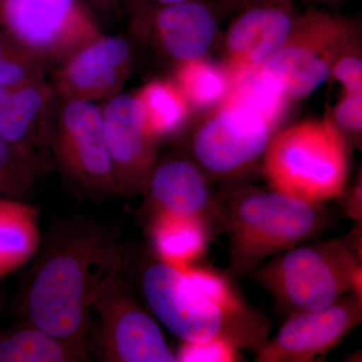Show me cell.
<instances>
[{
  "label": "cell",
  "mask_w": 362,
  "mask_h": 362,
  "mask_svg": "<svg viewBox=\"0 0 362 362\" xmlns=\"http://www.w3.org/2000/svg\"><path fill=\"white\" fill-rule=\"evenodd\" d=\"M232 1L235 4V8H240V6L246 4L247 2L250 1V0H232Z\"/></svg>",
  "instance_id": "836d02e7"
},
{
  "label": "cell",
  "mask_w": 362,
  "mask_h": 362,
  "mask_svg": "<svg viewBox=\"0 0 362 362\" xmlns=\"http://www.w3.org/2000/svg\"><path fill=\"white\" fill-rule=\"evenodd\" d=\"M150 235L160 261L178 268L202 257L209 238L204 218L169 214H154Z\"/></svg>",
  "instance_id": "d6986e66"
},
{
  "label": "cell",
  "mask_w": 362,
  "mask_h": 362,
  "mask_svg": "<svg viewBox=\"0 0 362 362\" xmlns=\"http://www.w3.org/2000/svg\"><path fill=\"white\" fill-rule=\"evenodd\" d=\"M358 233L300 244L255 269V278L290 314L319 310L347 293L362 298Z\"/></svg>",
  "instance_id": "277c9868"
},
{
  "label": "cell",
  "mask_w": 362,
  "mask_h": 362,
  "mask_svg": "<svg viewBox=\"0 0 362 362\" xmlns=\"http://www.w3.org/2000/svg\"><path fill=\"white\" fill-rule=\"evenodd\" d=\"M293 0H250L225 35L228 76L265 65L284 44L300 16Z\"/></svg>",
  "instance_id": "9a60e30c"
},
{
  "label": "cell",
  "mask_w": 362,
  "mask_h": 362,
  "mask_svg": "<svg viewBox=\"0 0 362 362\" xmlns=\"http://www.w3.org/2000/svg\"><path fill=\"white\" fill-rule=\"evenodd\" d=\"M107 149L119 194H145L156 164V140L147 133L135 94L120 92L101 107Z\"/></svg>",
  "instance_id": "4fadbf2b"
},
{
  "label": "cell",
  "mask_w": 362,
  "mask_h": 362,
  "mask_svg": "<svg viewBox=\"0 0 362 362\" xmlns=\"http://www.w3.org/2000/svg\"><path fill=\"white\" fill-rule=\"evenodd\" d=\"M90 8L100 13H109L122 4V0H85Z\"/></svg>",
  "instance_id": "4dcf8cb0"
},
{
  "label": "cell",
  "mask_w": 362,
  "mask_h": 362,
  "mask_svg": "<svg viewBox=\"0 0 362 362\" xmlns=\"http://www.w3.org/2000/svg\"><path fill=\"white\" fill-rule=\"evenodd\" d=\"M45 63L25 51L0 61V87H16L45 77Z\"/></svg>",
  "instance_id": "484cf974"
},
{
  "label": "cell",
  "mask_w": 362,
  "mask_h": 362,
  "mask_svg": "<svg viewBox=\"0 0 362 362\" xmlns=\"http://www.w3.org/2000/svg\"><path fill=\"white\" fill-rule=\"evenodd\" d=\"M351 49L343 52L337 59L330 76L342 85L344 93L362 94V61Z\"/></svg>",
  "instance_id": "4316f807"
},
{
  "label": "cell",
  "mask_w": 362,
  "mask_h": 362,
  "mask_svg": "<svg viewBox=\"0 0 362 362\" xmlns=\"http://www.w3.org/2000/svg\"><path fill=\"white\" fill-rule=\"evenodd\" d=\"M45 168L37 151L9 144L0 138V197L20 199Z\"/></svg>",
  "instance_id": "cb8c5ba5"
},
{
  "label": "cell",
  "mask_w": 362,
  "mask_h": 362,
  "mask_svg": "<svg viewBox=\"0 0 362 362\" xmlns=\"http://www.w3.org/2000/svg\"><path fill=\"white\" fill-rule=\"evenodd\" d=\"M214 216L228 239L230 272L243 275L323 232L333 211L273 188H251L216 202Z\"/></svg>",
  "instance_id": "3957f363"
},
{
  "label": "cell",
  "mask_w": 362,
  "mask_h": 362,
  "mask_svg": "<svg viewBox=\"0 0 362 362\" xmlns=\"http://www.w3.org/2000/svg\"><path fill=\"white\" fill-rule=\"evenodd\" d=\"M334 121L347 132L358 135L362 129V94L343 93L334 109Z\"/></svg>",
  "instance_id": "83f0119b"
},
{
  "label": "cell",
  "mask_w": 362,
  "mask_h": 362,
  "mask_svg": "<svg viewBox=\"0 0 362 362\" xmlns=\"http://www.w3.org/2000/svg\"><path fill=\"white\" fill-rule=\"evenodd\" d=\"M361 321L362 298L352 292L326 308L295 312L257 352L256 361H320Z\"/></svg>",
  "instance_id": "7c38bea8"
},
{
  "label": "cell",
  "mask_w": 362,
  "mask_h": 362,
  "mask_svg": "<svg viewBox=\"0 0 362 362\" xmlns=\"http://www.w3.org/2000/svg\"><path fill=\"white\" fill-rule=\"evenodd\" d=\"M275 128L251 107L226 97L192 135L195 164L214 177H235L265 154Z\"/></svg>",
  "instance_id": "30bf717a"
},
{
  "label": "cell",
  "mask_w": 362,
  "mask_h": 362,
  "mask_svg": "<svg viewBox=\"0 0 362 362\" xmlns=\"http://www.w3.org/2000/svg\"><path fill=\"white\" fill-rule=\"evenodd\" d=\"M133 63L125 37L101 35L57 65L52 86L59 98L105 101L121 92Z\"/></svg>",
  "instance_id": "5bb4252c"
},
{
  "label": "cell",
  "mask_w": 362,
  "mask_h": 362,
  "mask_svg": "<svg viewBox=\"0 0 362 362\" xmlns=\"http://www.w3.org/2000/svg\"><path fill=\"white\" fill-rule=\"evenodd\" d=\"M309 4H324V6H334L337 4H342L344 0H303Z\"/></svg>",
  "instance_id": "d6a6232c"
},
{
  "label": "cell",
  "mask_w": 362,
  "mask_h": 362,
  "mask_svg": "<svg viewBox=\"0 0 362 362\" xmlns=\"http://www.w3.org/2000/svg\"><path fill=\"white\" fill-rule=\"evenodd\" d=\"M145 194L154 214L192 216L206 220L214 214L216 202L206 175L194 162L182 157H170L156 164Z\"/></svg>",
  "instance_id": "2e32d148"
},
{
  "label": "cell",
  "mask_w": 362,
  "mask_h": 362,
  "mask_svg": "<svg viewBox=\"0 0 362 362\" xmlns=\"http://www.w3.org/2000/svg\"><path fill=\"white\" fill-rule=\"evenodd\" d=\"M230 82L226 97L247 105L277 127L290 99L284 84L275 74L259 66L230 76Z\"/></svg>",
  "instance_id": "7402d4cb"
},
{
  "label": "cell",
  "mask_w": 362,
  "mask_h": 362,
  "mask_svg": "<svg viewBox=\"0 0 362 362\" xmlns=\"http://www.w3.org/2000/svg\"><path fill=\"white\" fill-rule=\"evenodd\" d=\"M346 214L349 218L356 221H361V180L359 178L354 190L350 192L346 204Z\"/></svg>",
  "instance_id": "f546056e"
},
{
  "label": "cell",
  "mask_w": 362,
  "mask_h": 362,
  "mask_svg": "<svg viewBox=\"0 0 362 362\" xmlns=\"http://www.w3.org/2000/svg\"><path fill=\"white\" fill-rule=\"evenodd\" d=\"M39 214L32 204L0 197V279L37 254L42 243Z\"/></svg>",
  "instance_id": "ac0fdd59"
},
{
  "label": "cell",
  "mask_w": 362,
  "mask_h": 362,
  "mask_svg": "<svg viewBox=\"0 0 362 362\" xmlns=\"http://www.w3.org/2000/svg\"><path fill=\"white\" fill-rule=\"evenodd\" d=\"M122 262L115 239L99 226L59 223L45 238L21 290L25 322L88 352L93 304Z\"/></svg>",
  "instance_id": "6da1fadb"
},
{
  "label": "cell",
  "mask_w": 362,
  "mask_h": 362,
  "mask_svg": "<svg viewBox=\"0 0 362 362\" xmlns=\"http://www.w3.org/2000/svg\"><path fill=\"white\" fill-rule=\"evenodd\" d=\"M123 1L125 0H122ZM135 1L146 2V4H156V6H166V4H180V2L189 1V0H135Z\"/></svg>",
  "instance_id": "1f68e13d"
},
{
  "label": "cell",
  "mask_w": 362,
  "mask_h": 362,
  "mask_svg": "<svg viewBox=\"0 0 362 362\" xmlns=\"http://www.w3.org/2000/svg\"><path fill=\"white\" fill-rule=\"evenodd\" d=\"M0 25L45 65L103 35L85 0H4Z\"/></svg>",
  "instance_id": "9c48e42d"
},
{
  "label": "cell",
  "mask_w": 362,
  "mask_h": 362,
  "mask_svg": "<svg viewBox=\"0 0 362 362\" xmlns=\"http://www.w3.org/2000/svg\"><path fill=\"white\" fill-rule=\"evenodd\" d=\"M4 0H0V13H1L2 6H4Z\"/></svg>",
  "instance_id": "e575fe53"
},
{
  "label": "cell",
  "mask_w": 362,
  "mask_h": 362,
  "mask_svg": "<svg viewBox=\"0 0 362 362\" xmlns=\"http://www.w3.org/2000/svg\"><path fill=\"white\" fill-rule=\"evenodd\" d=\"M142 292L152 315L181 341L223 338L255 354L268 341L269 317L220 272L156 262L143 273Z\"/></svg>",
  "instance_id": "7a4b0ae2"
},
{
  "label": "cell",
  "mask_w": 362,
  "mask_h": 362,
  "mask_svg": "<svg viewBox=\"0 0 362 362\" xmlns=\"http://www.w3.org/2000/svg\"><path fill=\"white\" fill-rule=\"evenodd\" d=\"M356 33L349 18L309 7L263 66L282 81L290 100L303 99L330 77L337 59L356 42Z\"/></svg>",
  "instance_id": "8992f818"
},
{
  "label": "cell",
  "mask_w": 362,
  "mask_h": 362,
  "mask_svg": "<svg viewBox=\"0 0 362 362\" xmlns=\"http://www.w3.org/2000/svg\"><path fill=\"white\" fill-rule=\"evenodd\" d=\"M144 126L156 141L180 132L187 123L190 105L175 81L156 80L136 93Z\"/></svg>",
  "instance_id": "44dd1931"
},
{
  "label": "cell",
  "mask_w": 362,
  "mask_h": 362,
  "mask_svg": "<svg viewBox=\"0 0 362 362\" xmlns=\"http://www.w3.org/2000/svg\"><path fill=\"white\" fill-rule=\"evenodd\" d=\"M59 99L49 137L59 168L86 194L97 197L118 194L101 106L85 100Z\"/></svg>",
  "instance_id": "ba28073f"
},
{
  "label": "cell",
  "mask_w": 362,
  "mask_h": 362,
  "mask_svg": "<svg viewBox=\"0 0 362 362\" xmlns=\"http://www.w3.org/2000/svg\"><path fill=\"white\" fill-rule=\"evenodd\" d=\"M131 30L176 64L202 59L213 47L221 14L235 8L230 0H189L156 6L125 0Z\"/></svg>",
  "instance_id": "8fae6325"
},
{
  "label": "cell",
  "mask_w": 362,
  "mask_h": 362,
  "mask_svg": "<svg viewBox=\"0 0 362 362\" xmlns=\"http://www.w3.org/2000/svg\"><path fill=\"white\" fill-rule=\"evenodd\" d=\"M349 171L346 141L328 117L280 131L264 154V175L270 187L312 204L338 199Z\"/></svg>",
  "instance_id": "5b68a950"
},
{
  "label": "cell",
  "mask_w": 362,
  "mask_h": 362,
  "mask_svg": "<svg viewBox=\"0 0 362 362\" xmlns=\"http://www.w3.org/2000/svg\"><path fill=\"white\" fill-rule=\"evenodd\" d=\"M30 49H26L11 33L0 25V61Z\"/></svg>",
  "instance_id": "f1b7e54d"
},
{
  "label": "cell",
  "mask_w": 362,
  "mask_h": 362,
  "mask_svg": "<svg viewBox=\"0 0 362 362\" xmlns=\"http://www.w3.org/2000/svg\"><path fill=\"white\" fill-rule=\"evenodd\" d=\"M58 98L45 77L13 87L0 104V138L37 151L39 143H49Z\"/></svg>",
  "instance_id": "e0dca14e"
},
{
  "label": "cell",
  "mask_w": 362,
  "mask_h": 362,
  "mask_svg": "<svg viewBox=\"0 0 362 362\" xmlns=\"http://www.w3.org/2000/svg\"><path fill=\"white\" fill-rule=\"evenodd\" d=\"M89 330L88 354L108 362H175L154 316L142 306L121 278L112 277L98 293Z\"/></svg>",
  "instance_id": "52a82bcc"
},
{
  "label": "cell",
  "mask_w": 362,
  "mask_h": 362,
  "mask_svg": "<svg viewBox=\"0 0 362 362\" xmlns=\"http://www.w3.org/2000/svg\"><path fill=\"white\" fill-rule=\"evenodd\" d=\"M175 83L194 108L221 103L230 90L228 71L204 58L176 64Z\"/></svg>",
  "instance_id": "603a6c76"
},
{
  "label": "cell",
  "mask_w": 362,
  "mask_h": 362,
  "mask_svg": "<svg viewBox=\"0 0 362 362\" xmlns=\"http://www.w3.org/2000/svg\"><path fill=\"white\" fill-rule=\"evenodd\" d=\"M180 362H235L242 361L240 349L223 338L182 341L175 354Z\"/></svg>",
  "instance_id": "d4e9b609"
},
{
  "label": "cell",
  "mask_w": 362,
  "mask_h": 362,
  "mask_svg": "<svg viewBox=\"0 0 362 362\" xmlns=\"http://www.w3.org/2000/svg\"><path fill=\"white\" fill-rule=\"evenodd\" d=\"M88 358L86 350L28 322L0 331V362H78Z\"/></svg>",
  "instance_id": "ffe728a7"
}]
</instances>
